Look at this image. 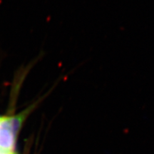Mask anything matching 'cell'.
Here are the masks:
<instances>
[{
	"label": "cell",
	"instance_id": "cell-1",
	"mask_svg": "<svg viewBox=\"0 0 154 154\" xmlns=\"http://www.w3.org/2000/svg\"><path fill=\"white\" fill-rule=\"evenodd\" d=\"M31 109L19 114H0V149L14 151L17 136Z\"/></svg>",
	"mask_w": 154,
	"mask_h": 154
},
{
	"label": "cell",
	"instance_id": "cell-2",
	"mask_svg": "<svg viewBox=\"0 0 154 154\" xmlns=\"http://www.w3.org/2000/svg\"><path fill=\"white\" fill-rule=\"evenodd\" d=\"M2 151H4V150H2V149H0V152H1Z\"/></svg>",
	"mask_w": 154,
	"mask_h": 154
}]
</instances>
